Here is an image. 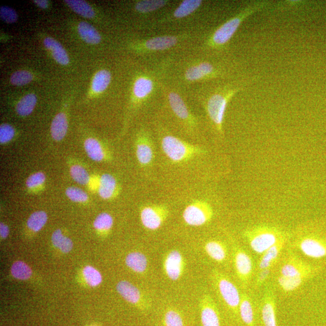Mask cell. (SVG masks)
I'll list each match as a JSON object with an SVG mask.
<instances>
[{"label":"cell","mask_w":326,"mask_h":326,"mask_svg":"<svg viewBox=\"0 0 326 326\" xmlns=\"http://www.w3.org/2000/svg\"><path fill=\"white\" fill-rule=\"evenodd\" d=\"M242 89L241 82L232 81L211 86L207 84L197 85L186 91L202 105L210 122L219 134H222L227 107L234 96Z\"/></svg>","instance_id":"1"},{"label":"cell","mask_w":326,"mask_h":326,"mask_svg":"<svg viewBox=\"0 0 326 326\" xmlns=\"http://www.w3.org/2000/svg\"><path fill=\"white\" fill-rule=\"evenodd\" d=\"M268 5L267 2H259L246 6L238 14L227 19L213 32H211L200 42L199 45H196V48H194L193 50L204 54L209 52L221 51L231 41L246 18L265 8Z\"/></svg>","instance_id":"2"},{"label":"cell","mask_w":326,"mask_h":326,"mask_svg":"<svg viewBox=\"0 0 326 326\" xmlns=\"http://www.w3.org/2000/svg\"><path fill=\"white\" fill-rule=\"evenodd\" d=\"M197 37L196 32L192 30L178 34L147 36L137 41L134 48L141 54L150 56L177 50V48L192 42Z\"/></svg>","instance_id":"3"},{"label":"cell","mask_w":326,"mask_h":326,"mask_svg":"<svg viewBox=\"0 0 326 326\" xmlns=\"http://www.w3.org/2000/svg\"><path fill=\"white\" fill-rule=\"evenodd\" d=\"M319 267L305 262L294 254H289L283 260L281 276L286 278V284L296 291L319 272Z\"/></svg>","instance_id":"4"},{"label":"cell","mask_w":326,"mask_h":326,"mask_svg":"<svg viewBox=\"0 0 326 326\" xmlns=\"http://www.w3.org/2000/svg\"><path fill=\"white\" fill-rule=\"evenodd\" d=\"M204 5L203 0H183L176 8L161 12L147 21V29H158L178 22L186 21L187 19L196 15Z\"/></svg>","instance_id":"5"},{"label":"cell","mask_w":326,"mask_h":326,"mask_svg":"<svg viewBox=\"0 0 326 326\" xmlns=\"http://www.w3.org/2000/svg\"><path fill=\"white\" fill-rule=\"evenodd\" d=\"M161 95L172 112L174 117L184 127L194 130L197 127V119L191 112L188 105L184 100L182 91L173 86L166 80L161 85Z\"/></svg>","instance_id":"6"},{"label":"cell","mask_w":326,"mask_h":326,"mask_svg":"<svg viewBox=\"0 0 326 326\" xmlns=\"http://www.w3.org/2000/svg\"><path fill=\"white\" fill-rule=\"evenodd\" d=\"M285 234L275 227L259 225L245 230L243 236L253 252L263 255Z\"/></svg>","instance_id":"7"},{"label":"cell","mask_w":326,"mask_h":326,"mask_svg":"<svg viewBox=\"0 0 326 326\" xmlns=\"http://www.w3.org/2000/svg\"><path fill=\"white\" fill-rule=\"evenodd\" d=\"M161 145L164 153L174 163L185 162L205 152L203 148L170 134L161 138Z\"/></svg>","instance_id":"8"},{"label":"cell","mask_w":326,"mask_h":326,"mask_svg":"<svg viewBox=\"0 0 326 326\" xmlns=\"http://www.w3.org/2000/svg\"><path fill=\"white\" fill-rule=\"evenodd\" d=\"M214 285L227 307L235 314H238L241 295L237 286L228 276L215 270L212 274Z\"/></svg>","instance_id":"9"},{"label":"cell","mask_w":326,"mask_h":326,"mask_svg":"<svg viewBox=\"0 0 326 326\" xmlns=\"http://www.w3.org/2000/svg\"><path fill=\"white\" fill-rule=\"evenodd\" d=\"M214 215L212 207L205 200H196L184 209L183 217L187 225L200 227L210 221Z\"/></svg>","instance_id":"10"},{"label":"cell","mask_w":326,"mask_h":326,"mask_svg":"<svg viewBox=\"0 0 326 326\" xmlns=\"http://www.w3.org/2000/svg\"><path fill=\"white\" fill-rule=\"evenodd\" d=\"M232 253L236 274L242 285L247 287L253 275L254 264L252 256L236 243L232 246Z\"/></svg>","instance_id":"11"},{"label":"cell","mask_w":326,"mask_h":326,"mask_svg":"<svg viewBox=\"0 0 326 326\" xmlns=\"http://www.w3.org/2000/svg\"><path fill=\"white\" fill-rule=\"evenodd\" d=\"M169 214V209L166 206H147L141 210V222L144 228L154 231L163 225Z\"/></svg>","instance_id":"12"},{"label":"cell","mask_w":326,"mask_h":326,"mask_svg":"<svg viewBox=\"0 0 326 326\" xmlns=\"http://www.w3.org/2000/svg\"><path fill=\"white\" fill-rule=\"evenodd\" d=\"M185 268V259L179 250L172 249L167 254L163 261V270L170 281H179L184 274Z\"/></svg>","instance_id":"13"},{"label":"cell","mask_w":326,"mask_h":326,"mask_svg":"<svg viewBox=\"0 0 326 326\" xmlns=\"http://www.w3.org/2000/svg\"><path fill=\"white\" fill-rule=\"evenodd\" d=\"M295 246L304 255L312 259L326 258V241L313 236H305L296 241Z\"/></svg>","instance_id":"14"},{"label":"cell","mask_w":326,"mask_h":326,"mask_svg":"<svg viewBox=\"0 0 326 326\" xmlns=\"http://www.w3.org/2000/svg\"><path fill=\"white\" fill-rule=\"evenodd\" d=\"M136 156L138 162L143 167H148L153 164L155 158L154 144L148 131H141L138 137Z\"/></svg>","instance_id":"15"},{"label":"cell","mask_w":326,"mask_h":326,"mask_svg":"<svg viewBox=\"0 0 326 326\" xmlns=\"http://www.w3.org/2000/svg\"><path fill=\"white\" fill-rule=\"evenodd\" d=\"M200 310L203 326H220L218 310L209 295H204L200 299Z\"/></svg>","instance_id":"16"},{"label":"cell","mask_w":326,"mask_h":326,"mask_svg":"<svg viewBox=\"0 0 326 326\" xmlns=\"http://www.w3.org/2000/svg\"><path fill=\"white\" fill-rule=\"evenodd\" d=\"M262 317L265 326H278L276 316V302L274 291L267 286L263 295Z\"/></svg>","instance_id":"17"},{"label":"cell","mask_w":326,"mask_h":326,"mask_svg":"<svg viewBox=\"0 0 326 326\" xmlns=\"http://www.w3.org/2000/svg\"><path fill=\"white\" fill-rule=\"evenodd\" d=\"M117 291L125 300L134 305H141L149 309V300L144 299L139 289L128 281H120L117 285Z\"/></svg>","instance_id":"18"},{"label":"cell","mask_w":326,"mask_h":326,"mask_svg":"<svg viewBox=\"0 0 326 326\" xmlns=\"http://www.w3.org/2000/svg\"><path fill=\"white\" fill-rule=\"evenodd\" d=\"M170 4L172 2L169 0H140L135 3L134 9L138 14L153 17L154 14L164 11Z\"/></svg>","instance_id":"19"},{"label":"cell","mask_w":326,"mask_h":326,"mask_svg":"<svg viewBox=\"0 0 326 326\" xmlns=\"http://www.w3.org/2000/svg\"><path fill=\"white\" fill-rule=\"evenodd\" d=\"M287 240V236L285 235L279 240L278 243L263 254L259 264V268L261 271L263 269L271 268L272 266L275 264L283 248H285Z\"/></svg>","instance_id":"20"},{"label":"cell","mask_w":326,"mask_h":326,"mask_svg":"<svg viewBox=\"0 0 326 326\" xmlns=\"http://www.w3.org/2000/svg\"><path fill=\"white\" fill-rule=\"evenodd\" d=\"M204 249L207 255L217 263H223L228 258V248L224 243L219 240H212L207 242L204 245Z\"/></svg>","instance_id":"21"},{"label":"cell","mask_w":326,"mask_h":326,"mask_svg":"<svg viewBox=\"0 0 326 326\" xmlns=\"http://www.w3.org/2000/svg\"><path fill=\"white\" fill-rule=\"evenodd\" d=\"M117 184L116 179L110 174H102L99 181L98 194L102 198L109 199L116 193Z\"/></svg>","instance_id":"22"},{"label":"cell","mask_w":326,"mask_h":326,"mask_svg":"<svg viewBox=\"0 0 326 326\" xmlns=\"http://www.w3.org/2000/svg\"><path fill=\"white\" fill-rule=\"evenodd\" d=\"M44 44L45 47L52 52V57L59 64L62 65L68 64V56L59 42L54 38L48 37L44 39Z\"/></svg>","instance_id":"23"},{"label":"cell","mask_w":326,"mask_h":326,"mask_svg":"<svg viewBox=\"0 0 326 326\" xmlns=\"http://www.w3.org/2000/svg\"><path fill=\"white\" fill-rule=\"evenodd\" d=\"M126 264L135 272L143 274L148 268V260L143 253L138 252L131 253L127 256Z\"/></svg>","instance_id":"24"},{"label":"cell","mask_w":326,"mask_h":326,"mask_svg":"<svg viewBox=\"0 0 326 326\" xmlns=\"http://www.w3.org/2000/svg\"><path fill=\"white\" fill-rule=\"evenodd\" d=\"M239 313L242 320L246 326H255V315L252 299L245 293L241 295Z\"/></svg>","instance_id":"25"},{"label":"cell","mask_w":326,"mask_h":326,"mask_svg":"<svg viewBox=\"0 0 326 326\" xmlns=\"http://www.w3.org/2000/svg\"><path fill=\"white\" fill-rule=\"evenodd\" d=\"M67 117L64 113H59L55 117L51 124L52 137L56 141H61L67 134Z\"/></svg>","instance_id":"26"},{"label":"cell","mask_w":326,"mask_h":326,"mask_svg":"<svg viewBox=\"0 0 326 326\" xmlns=\"http://www.w3.org/2000/svg\"><path fill=\"white\" fill-rule=\"evenodd\" d=\"M78 31L83 40L88 44H97L101 41V36L93 26L86 22H81Z\"/></svg>","instance_id":"27"},{"label":"cell","mask_w":326,"mask_h":326,"mask_svg":"<svg viewBox=\"0 0 326 326\" xmlns=\"http://www.w3.org/2000/svg\"><path fill=\"white\" fill-rule=\"evenodd\" d=\"M111 74L110 71L102 70L95 74L92 88L95 93H101L106 90L111 81Z\"/></svg>","instance_id":"28"},{"label":"cell","mask_w":326,"mask_h":326,"mask_svg":"<svg viewBox=\"0 0 326 326\" xmlns=\"http://www.w3.org/2000/svg\"><path fill=\"white\" fill-rule=\"evenodd\" d=\"M85 151L89 157L95 161H101L104 159L105 153L101 144L94 138H88L84 143Z\"/></svg>","instance_id":"29"},{"label":"cell","mask_w":326,"mask_h":326,"mask_svg":"<svg viewBox=\"0 0 326 326\" xmlns=\"http://www.w3.org/2000/svg\"><path fill=\"white\" fill-rule=\"evenodd\" d=\"M37 102V98L34 94L26 95L16 105V110L21 116H27L32 113Z\"/></svg>","instance_id":"30"},{"label":"cell","mask_w":326,"mask_h":326,"mask_svg":"<svg viewBox=\"0 0 326 326\" xmlns=\"http://www.w3.org/2000/svg\"><path fill=\"white\" fill-rule=\"evenodd\" d=\"M64 2L72 11L85 18H91L95 15V12L91 6L87 3L81 0H65Z\"/></svg>","instance_id":"31"},{"label":"cell","mask_w":326,"mask_h":326,"mask_svg":"<svg viewBox=\"0 0 326 326\" xmlns=\"http://www.w3.org/2000/svg\"><path fill=\"white\" fill-rule=\"evenodd\" d=\"M52 240L53 244L64 253L70 252L72 248V246H73L71 240L67 237L64 236L61 230H56L53 233Z\"/></svg>","instance_id":"32"},{"label":"cell","mask_w":326,"mask_h":326,"mask_svg":"<svg viewBox=\"0 0 326 326\" xmlns=\"http://www.w3.org/2000/svg\"><path fill=\"white\" fill-rule=\"evenodd\" d=\"M47 221V215L43 211L32 213L28 220V226L34 232H38Z\"/></svg>","instance_id":"33"},{"label":"cell","mask_w":326,"mask_h":326,"mask_svg":"<svg viewBox=\"0 0 326 326\" xmlns=\"http://www.w3.org/2000/svg\"><path fill=\"white\" fill-rule=\"evenodd\" d=\"M11 272L15 278L19 280H27L32 275V270L25 263L16 262L13 264Z\"/></svg>","instance_id":"34"},{"label":"cell","mask_w":326,"mask_h":326,"mask_svg":"<svg viewBox=\"0 0 326 326\" xmlns=\"http://www.w3.org/2000/svg\"><path fill=\"white\" fill-rule=\"evenodd\" d=\"M164 326H186L179 311L167 309L164 316Z\"/></svg>","instance_id":"35"},{"label":"cell","mask_w":326,"mask_h":326,"mask_svg":"<svg viewBox=\"0 0 326 326\" xmlns=\"http://www.w3.org/2000/svg\"><path fill=\"white\" fill-rule=\"evenodd\" d=\"M113 217L110 214L102 213L95 219L94 227L95 229L101 231L108 232L113 227Z\"/></svg>","instance_id":"36"},{"label":"cell","mask_w":326,"mask_h":326,"mask_svg":"<svg viewBox=\"0 0 326 326\" xmlns=\"http://www.w3.org/2000/svg\"><path fill=\"white\" fill-rule=\"evenodd\" d=\"M85 279L91 286L99 285L102 281L101 273L91 266L85 267L83 271Z\"/></svg>","instance_id":"37"},{"label":"cell","mask_w":326,"mask_h":326,"mask_svg":"<svg viewBox=\"0 0 326 326\" xmlns=\"http://www.w3.org/2000/svg\"><path fill=\"white\" fill-rule=\"evenodd\" d=\"M70 174L72 179L81 185H85L90 180L87 171L80 165L72 166L70 169Z\"/></svg>","instance_id":"38"},{"label":"cell","mask_w":326,"mask_h":326,"mask_svg":"<svg viewBox=\"0 0 326 326\" xmlns=\"http://www.w3.org/2000/svg\"><path fill=\"white\" fill-rule=\"evenodd\" d=\"M33 80V75L28 71H17L13 73L11 82L13 85L17 86L27 85Z\"/></svg>","instance_id":"39"},{"label":"cell","mask_w":326,"mask_h":326,"mask_svg":"<svg viewBox=\"0 0 326 326\" xmlns=\"http://www.w3.org/2000/svg\"><path fill=\"white\" fill-rule=\"evenodd\" d=\"M65 193L69 199L76 203H84L88 199L87 193L78 187H68L66 189Z\"/></svg>","instance_id":"40"},{"label":"cell","mask_w":326,"mask_h":326,"mask_svg":"<svg viewBox=\"0 0 326 326\" xmlns=\"http://www.w3.org/2000/svg\"><path fill=\"white\" fill-rule=\"evenodd\" d=\"M0 16L3 21L7 23H14L17 21L18 15L14 9L8 6L0 8Z\"/></svg>","instance_id":"41"},{"label":"cell","mask_w":326,"mask_h":326,"mask_svg":"<svg viewBox=\"0 0 326 326\" xmlns=\"http://www.w3.org/2000/svg\"><path fill=\"white\" fill-rule=\"evenodd\" d=\"M14 128L8 124H3L0 127V142L5 144L11 141L14 137Z\"/></svg>","instance_id":"42"},{"label":"cell","mask_w":326,"mask_h":326,"mask_svg":"<svg viewBox=\"0 0 326 326\" xmlns=\"http://www.w3.org/2000/svg\"><path fill=\"white\" fill-rule=\"evenodd\" d=\"M45 175L42 172H37L32 174L26 181V185L29 188H35L41 186L45 181Z\"/></svg>","instance_id":"43"},{"label":"cell","mask_w":326,"mask_h":326,"mask_svg":"<svg viewBox=\"0 0 326 326\" xmlns=\"http://www.w3.org/2000/svg\"><path fill=\"white\" fill-rule=\"evenodd\" d=\"M271 269H265L261 270V272L257 278L256 285L257 286H262L268 278L270 273H271Z\"/></svg>","instance_id":"44"},{"label":"cell","mask_w":326,"mask_h":326,"mask_svg":"<svg viewBox=\"0 0 326 326\" xmlns=\"http://www.w3.org/2000/svg\"><path fill=\"white\" fill-rule=\"evenodd\" d=\"M9 230L8 227L3 223L0 224V235L2 238H6L9 235Z\"/></svg>","instance_id":"45"},{"label":"cell","mask_w":326,"mask_h":326,"mask_svg":"<svg viewBox=\"0 0 326 326\" xmlns=\"http://www.w3.org/2000/svg\"><path fill=\"white\" fill-rule=\"evenodd\" d=\"M34 2L39 8L45 9L48 7V3L47 0H35Z\"/></svg>","instance_id":"46"}]
</instances>
